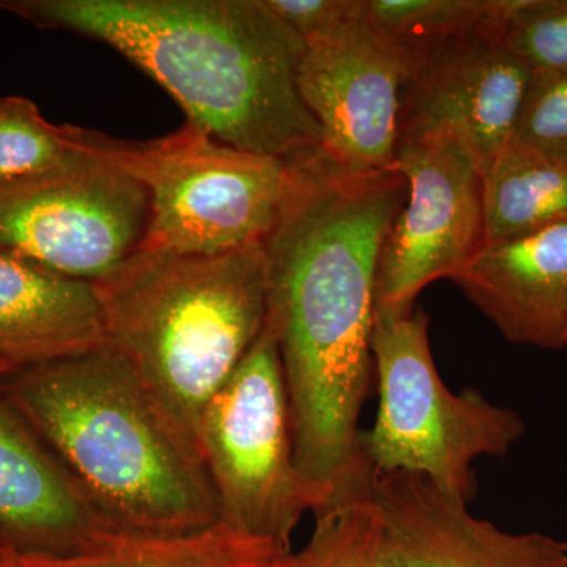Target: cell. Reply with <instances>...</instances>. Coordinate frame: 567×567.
Here are the masks:
<instances>
[{
	"instance_id": "obj_16",
	"label": "cell",
	"mask_w": 567,
	"mask_h": 567,
	"mask_svg": "<svg viewBox=\"0 0 567 567\" xmlns=\"http://www.w3.org/2000/svg\"><path fill=\"white\" fill-rule=\"evenodd\" d=\"M0 567H308V561L303 551L219 522L183 536L115 532L70 554H10Z\"/></svg>"
},
{
	"instance_id": "obj_3",
	"label": "cell",
	"mask_w": 567,
	"mask_h": 567,
	"mask_svg": "<svg viewBox=\"0 0 567 567\" xmlns=\"http://www.w3.org/2000/svg\"><path fill=\"white\" fill-rule=\"evenodd\" d=\"M0 390L123 532L183 536L221 522L199 447L114 347L6 377Z\"/></svg>"
},
{
	"instance_id": "obj_18",
	"label": "cell",
	"mask_w": 567,
	"mask_h": 567,
	"mask_svg": "<svg viewBox=\"0 0 567 567\" xmlns=\"http://www.w3.org/2000/svg\"><path fill=\"white\" fill-rule=\"evenodd\" d=\"M509 0H365L364 21L402 52L406 66L461 33L503 17Z\"/></svg>"
},
{
	"instance_id": "obj_6",
	"label": "cell",
	"mask_w": 567,
	"mask_h": 567,
	"mask_svg": "<svg viewBox=\"0 0 567 567\" xmlns=\"http://www.w3.org/2000/svg\"><path fill=\"white\" fill-rule=\"evenodd\" d=\"M372 357L379 375L374 424L360 431V450L374 473H410L470 503L473 462L503 457L525 432L516 410L480 391L453 393L436 371L423 311L375 315Z\"/></svg>"
},
{
	"instance_id": "obj_4",
	"label": "cell",
	"mask_w": 567,
	"mask_h": 567,
	"mask_svg": "<svg viewBox=\"0 0 567 567\" xmlns=\"http://www.w3.org/2000/svg\"><path fill=\"white\" fill-rule=\"evenodd\" d=\"M93 286L107 344L197 445L205 406L264 331L262 241L218 254L140 249Z\"/></svg>"
},
{
	"instance_id": "obj_19",
	"label": "cell",
	"mask_w": 567,
	"mask_h": 567,
	"mask_svg": "<svg viewBox=\"0 0 567 567\" xmlns=\"http://www.w3.org/2000/svg\"><path fill=\"white\" fill-rule=\"evenodd\" d=\"M82 155L74 126L52 125L22 96L0 99V183L51 173Z\"/></svg>"
},
{
	"instance_id": "obj_11",
	"label": "cell",
	"mask_w": 567,
	"mask_h": 567,
	"mask_svg": "<svg viewBox=\"0 0 567 567\" xmlns=\"http://www.w3.org/2000/svg\"><path fill=\"white\" fill-rule=\"evenodd\" d=\"M409 66L364 20L305 43L298 89L322 134V151L352 171L395 166L399 110Z\"/></svg>"
},
{
	"instance_id": "obj_24",
	"label": "cell",
	"mask_w": 567,
	"mask_h": 567,
	"mask_svg": "<svg viewBox=\"0 0 567 567\" xmlns=\"http://www.w3.org/2000/svg\"><path fill=\"white\" fill-rule=\"evenodd\" d=\"M11 551L9 550V547L6 546V543H3L2 537H0V566H2V563L6 561L7 557Z\"/></svg>"
},
{
	"instance_id": "obj_20",
	"label": "cell",
	"mask_w": 567,
	"mask_h": 567,
	"mask_svg": "<svg viewBox=\"0 0 567 567\" xmlns=\"http://www.w3.org/2000/svg\"><path fill=\"white\" fill-rule=\"evenodd\" d=\"M303 551L308 567H394L372 492L316 514L315 533Z\"/></svg>"
},
{
	"instance_id": "obj_25",
	"label": "cell",
	"mask_w": 567,
	"mask_h": 567,
	"mask_svg": "<svg viewBox=\"0 0 567 567\" xmlns=\"http://www.w3.org/2000/svg\"><path fill=\"white\" fill-rule=\"evenodd\" d=\"M566 347H567V334H566Z\"/></svg>"
},
{
	"instance_id": "obj_8",
	"label": "cell",
	"mask_w": 567,
	"mask_h": 567,
	"mask_svg": "<svg viewBox=\"0 0 567 567\" xmlns=\"http://www.w3.org/2000/svg\"><path fill=\"white\" fill-rule=\"evenodd\" d=\"M148 216L140 183L85 151L51 173L0 183V249L81 281H103L140 251Z\"/></svg>"
},
{
	"instance_id": "obj_21",
	"label": "cell",
	"mask_w": 567,
	"mask_h": 567,
	"mask_svg": "<svg viewBox=\"0 0 567 567\" xmlns=\"http://www.w3.org/2000/svg\"><path fill=\"white\" fill-rule=\"evenodd\" d=\"M502 39L533 71L567 70V0H509Z\"/></svg>"
},
{
	"instance_id": "obj_23",
	"label": "cell",
	"mask_w": 567,
	"mask_h": 567,
	"mask_svg": "<svg viewBox=\"0 0 567 567\" xmlns=\"http://www.w3.org/2000/svg\"><path fill=\"white\" fill-rule=\"evenodd\" d=\"M305 41L319 39L349 22L364 20L365 0H265Z\"/></svg>"
},
{
	"instance_id": "obj_1",
	"label": "cell",
	"mask_w": 567,
	"mask_h": 567,
	"mask_svg": "<svg viewBox=\"0 0 567 567\" xmlns=\"http://www.w3.org/2000/svg\"><path fill=\"white\" fill-rule=\"evenodd\" d=\"M406 189L398 166L347 169L319 148L289 164L262 241L265 323L281 354L295 464L323 509L372 491L358 420L374 371L380 251Z\"/></svg>"
},
{
	"instance_id": "obj_14",
	"label": "cell",
	"mask_w": 567,
	"mask_h": 567,
	"mask_svg": "<svg viewBox=\"0 0 567 567\" xmlns=\"http://www.w3.org/2000/svg\"><path fill=\"white\" fill-rule=\"evenodd\" d=\"M451 281L507 341L565 349L567 223L484 246Z\"/></svg>"
},
{
	"instance_id": "obj_15",
	"label": "cell",
	"mask_w": 567,
	"mask_h": 567,
	"mask_svg": "<svg viewBox=\"0 0 567 567\" xmlns=\"http://www.w3.org/2000/svg\"><path fill=\"white\" fill-rule=\"evenodd\" d=\"M106 344L92 282L0 249V379Z\"/></svg>"
},
{
	"instance_id": "obj_12",
	"label": "cell",
	"mask_w": 567,
	"mask_h": 567,
	"mask_svg": "<svg viewBox=\"0 0 567 567\" xmlns=\"http://www.w3.org/2000/svg\"><path fill=\"white\" fill-rule=\"evenodd\" d=\"M372 496L394 567H567V540L513 533L410 473H374Z\"/></svg>"
},
{
	"instance_id": "obj_17",
	"label": "cell",
	"mask_w": 567,
	"mask_h": 567,
	"mask_svg": "<svg viewBox=\"0 0 567 567\" xmlns=\"http://www.w3.org/2000/svg\"><path fill=\"white\" fill-rule=\"evenodd\" d=\"M483 178L487 245L567 223V162L511 140Z\"/></svg>"
},
{
	"instance_id": "obj_22",
	"label": "cell",
	"mask_w": 567,
	"mask_h": 567,
	"mask_svg": "<svg viewBox=\"0 0 567 567\" xmlns=\"http://www.w3.org/2000/svg\"><path fill=\"white\" fill-rule=\"evenodd\" d=\"M511 140L567 162V70L533 71Z\"/></svg>"
},
{
	"instance_id": "obj_13",
	"label": "cell",
	"mask_w": 567,
	"mask_h": 567,
	"mask_svg": "<svg viewBox=\"0 0 567 567\" xmlns=\"http://www.w3.org/2000/svg\"><path fill=\"white\" fill-rule=\"evenodd\" d=\"M115 532L0 390V537L11 554H70Z\"/></svg>"
},
{
	"instance_id": "obj_5",
	"label": "cell",
	"mask_w": 567,
	"mask_h": 567,
	"mask_svg": "<svg viewBox=\"0 0 567 567\" xmlns=\"http://www.w3.org/2000/svg\"><path fill=\"white\" fill-rule=\"evenodd\" d=\"M82 151L140 183L148 197L141 249L218 254L260 244L274 229L289 164L238 151L186 122L151 141H123L74 126Z\"/></svg>"
},
{
	"instance_id": "obj_2",
	"label": "cell",
	"mask_w": 567,
	"mask_h": 567,
	"mask_svg": "<svg viewBox=\"0 0 567 567\" xmlns=\"http://www.w3.org/2000/svg\"><path fill=\"white\" fill-rule=\"evenodd\" d=\"M0 10L103 41L186 122L238 151L290 164L322 147L298 89L305 41L265 0H0Z\"/></svg>"
},
{
	"instance_id": "obj_9",
	"label": "cell",
	"mask_w": 567,
	"mask_h": 567,
	"mask_svg": "<svg viewBox=\"0 0 567 567\" xmlns=\"http://www.w3.org/2000/svg\"><path fill=\"white\" fill-rule=\"evenodd\" d=\"M394 162L409 189L380 251L375 315L398 317L415 311L429 284L475 259L487 230L483 174L453 137L398 142Z\"/></svg>"
},
{
	"instance_id": "obj_10",
	"label": "cell",
	"mask_w": 567,
	"mask_h": 567,
	"mask_svg": "<svg viewBox=\"0 0 567 567\" xmlns=\"http://www.w3.org/2000/svg\"><path fill=\"white\" fill-rule=\"evenodd\" d=\"M506 11L410 65L398 142L453 137L484 177L513 137L533 78L527 63L503 43Z\"/></svg>"
},
{
	"instance_id": "obj_7",
	"label": "cell",
	"mask_w": 567,
	"mask_h": 567,
	"mask_svg": "<svg viewBox=\"0 0 567 567\" xmlns=\"http://www.w3.org/2000/svg\"><path fill=\"white\" fill-rule=\"evenodd\" d=\"M197 445L227 527L292 548L301 518L322 511L295 464L281 354L267 323L205 406Z\"/></svg>"
}]
</instances>
